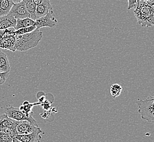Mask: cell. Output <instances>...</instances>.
Returning <instances> with one entry per match:
<instances>
[{
  "instance_id": "cell-12",
  "label": "cell",
  "mask_w": 154,
  "mask_h": 142,
  "mask_svg": "<svg viewBox=\"0 0 154 142\" xmlns=\"http://www.w3.org/2000/svg\"><path fill=\"white\" fill-rule=\"evenodd\" d=\"M17 24V19L12 15L0 17V30H5L11 27H14Z\"/></svg>"
},
{
  "instance_id": "cell-26",
  "label": "cell",
  "mask_w": 154,
  "mask_h": 142,
  "mask_svg": "<svg viewBox=\"0 0 154 142\" xmlns=\"http://www.w3.org/2000/svg\"><path fill=\"white\" fill-rule=\"evenodd\" d=\"M37 100H38V102L40 103L41 104L45 100V95H39L37 94Z\"/></svg>"
},
{
  "instance_id": "cell-2",
  "label": "cell",
  "mask_w": 154,
  "mask_h": 142,
  "mask_svg": "<svg viewBox=\"0 0 154 142\" xmlns=\"http://www.w3.org/2000/svg\"><path fill=\"white\" fill-rule=\"evenodd\" d=\"M134 14L137 22L141 26H153L154 25V6L143 2H137Z\"/></svg>"
},
{
  "instance_id": "cell-23",
  "label": "cell",
  "mask_w": 154,
  "mask_h": 142,
  "mask_svg": "<svg viewBox=\"0 0 154 142\" xmlns=\"http://www.w3.org/2000/svg\"><path fill=\"white\" fill-rule=\"evenodd\" d=\"M137 5V0H128V9L134 8Z\"/></svg>"
},
{
  "instance_id": "cell-25",
  "label": "cell",
  "mask_w": 154,
  "mask_h": 142,
  "mask_svg": "<svg viewBox=\"0 0 154 142\" xmlns=\"http://www.w3.org/2000/svg\"><path fill=\"white\" fill-rule=\"evenodd\" d=\"M143 2L151 6H154V0H137V2Z\"/></svg>"
},
{
  "instance_id": "cell-1",
  "label": "cell",
  "mask_w": 154,
  "mask_h": 142,
  "mask_svg": "<svg viewBox=\"0 0 154 142\" xmlns=\"http://www.w3.org/2000/svg\"><path fill=\"white\" fill-rule=\"evenodd\" d=\"M43 38V33L36 29L32 32L15 36V51H25L36 47Z\"/></svg>"
},
{
  "instance_id": "cell-11",
  "label": "cell",
  "mask_w": 154,
  "mask_h": 142,
  "mask_svg": "<svg viewBox=\"0 0 154 142\" xmlns=\"http://www.w3.org/2000/svg\"><path fill=\"white\" fill-rule=\"evenodd\" d=\"M37 127H38L33 125L30 122L24 120L21 121L18 125L16 127V130L18 134H27L32 133Z\"/></svg>"
},
{
  "instance_id": "cell-20",
  "label": "cell",
  "mask_w": 154,
  "mask_h": 142,
  "mask_svg": "<svg viewBox=\"0 0 154 142\" xmlns=\"http://www.w3.org/2000/svg\"><path fill=\"white\" fill-rule=\"evenodd\" d=\"M12 138L5 132L0 131V142H12Z\"/></svg>"
},
{
  "instance_id": "cell-29",
  "label": "cell",
  "mask_w": 154,
  "mask_h": 142,
  "mask_svg": "<svg viewBox=\"0 0 154 142\" xmlns=\"http://www.w3.org/2000/svg\"><path fill=\"white\" fill-rule=\"evenodd\" d=\"M29 103H30V102H29V101H24V102H23V105H26V104H28Z\"/></svg>"
},
{
  "instance_id": "cell-6",
  "label": "cell",
  "mask_w": 154,
  "mask_h": 142,
  "mask_svg": "<svg viewBox=\"0 0 154 142\" xmlns=\"http://www.w3.org/2000/svg\"><path fill=\"white\" fill-rule=\"evenodd\" d=\"M8 14L12 15L15 19L30 18V14L23 1L19 3H14Z\"/></svg>"
},
{
  "instance_id": "cell-30",
  "label": "cell",
  "mask_w": 154,
  "mask_h": 142,
  "mask_svg": "<svg viewBox=\"0 0 154 142\" xmlns=\"http://www.w3.org/2000/svg\"><path fill=\"white\" fill-rule=\"evenodd\" d=\"M19 140H18V139H15V138H13V141L12 142H19Z\"/></svg>"
},
{
  "instance_id": "cell-3",
  "label": "cell",
  "mask_w": 154,
  "mask_h": 142,
  "mask_svg": "<svg viewBox=\"0 0 154 142\" xmlns=\"http://www.w3.org/2000/svg\"><path fill=\"white\" fill-rule=\"evenodd\" d=\"M138 106V112L143 120L149 122H154V98L152 96L145 100L138 99L137 101Z\"/></svg>"
},
{
  "instance_id": "cell-21",
  "label": "cell",
  "mask_w": 154,
  "mask_h": 142,
  "mask_svg": "<svg viewBox=\"0 0 154 142\" xmlns=\"http://www.w3.org/2000/svg\"><path fill=\"white\" fill-rule=\"evenodd\" d=\"M9 72H1L0 73V85L3 84L9 77Z\"/></svg>"
},
{
  "instance_id": "cell-24",
  "label": "cell",
  "mask_w": 154,
  "mask_h": 142,
  "mask_svg": "<svg viewBox=\"0 0 154 142\" xmlns=\"http://www.w3.org/2000/svg\"><path fill=\"white\" fill-rule=\"evenodd\" d=\"M51 110H43L42 112L40 114V116H41L42 118L43 119H47L49 116H50V114L51 113Z\"/></svg>"
},
{
  "instance_id": "cell-9",
  "label": "cell",
  "mask_w": 154,
  "mask_h": 142,
  "mask_svg": "<svg viewBox=\"0 0 154 142\" xmlns=\"http://www.w3.org/2000/svg\"><path fill=\"white\" fill-rule=\"evenodd\" d=\"M21 122L10 118L5 114H3L0 116V130L7 128L16 130V127Z\"/></svg>"
},
{
  "instance_id": "cell-32",
  "label": "cell",
  "mask_w": 154,
  "mask_h": 142,
  "mask_svg": "<svg viewBox=\"0 0 154 142\" xmlns=\"http://www.w3.org/2000/svg\"><path fill=\"white\" fill-rule=\"evenodd\" d=\"M19 142H20V141H19Z\"/></svg>"
},
{
  "instance_id": "cell-7",
  "label": "cell",
  "mask_w": 154,
  "mask_h": 142,
  "mask_svg": "<svg viewBox=\"0 0 154 142\" xmlns=\"http://www.w3.org/2000/svg\"><path fill=\"white\" fill-rule=\"evenodd\" d=\"M53 9L48 12L47 14L42 17L41 18L37 19L35 20V24L36 29H40L42 27H53L57 25V21L53 16Z\"/></svg>"
},
{
  "instance_id": "cell-8",
  "label": "cell",
  "mask_w": 154,
  "mask_h": 142,
  "mask_svg": "<svg viewBox=\"0 0 154 142\" xmlns=\"http://www.w3.org/2000/svg\"><path fill=\"white\" fill-rule=\"evenodd\" d=\"M41 133L45 134V132L38 127L30 134H17L15 138L21 142H40L42 139Z\"/></svg>"
},
{
  "instance_id": "cell-18",
  "label": "cell",
  "mask_w": 154,
  "mask_h": 142,
  "mask_svg": "<svg viewBox=\"0 0 154 142\" xmlns=\"http://www.w3.org/2000/svg\"><path fill=\"white\" fill-rule=\"evenodd\" d=\"M122 88L118 84H113L110 88V92L113 98L118 97L121 94Z\"/></svg>"
},
{
  "instance_id": "cell-4",
  "label": "cell",
  "mask_w": 154,
  "mask_h": 142,
  "mask_svg": "<svg viewBox=\"0 0 154 142\" xmlns=\"http://www.w3.org/2000/svg\"><path fill=\"white\" fill-rule=\"evenodd\" d=\"M15 29L11 27L5 30H0V48L15 51Z\"/></svg>"
},
{
  "instance_id": "cell-16",
  "label": "cell",
  "mask_w": 154,
  "mask_h": 142,
  "mask_svg": "<svg viewBox=\"0 0 154 142\" xmlns=\"http://www.w3.org/2000/svg\"><path fill=\"white\" fill-rule=\"evenodd\" d=\"M25 5L26 7L27 11L29 13L30 18L32 20H35V10H36V5L34 3L33 0H23Z\"/></svg>"
},
{
  "instance_id": "cell-28",
  "label": "cell",
  "mask_w": 154,
  "mask_h": 142,
  "mask_svg": "<svg viewBox=\"0 0 154 142\" xmlns=\"http://www.w3.org/2000/svg\"><path fill=\"white\" fill-rule=\"evenodd\" d=\"M13 1V2L14 3H19L20 2L23 0H12Z\"/></svg>"
},
{
  "instance_id": "cell-5",
  "label": "cell",
  "mask_w": 154,
  "mask_h": 142,
  "mask_svg": "<svg viewBox=\"0 0 154 142\" xmlns=\"http://www.w3.org/2000/svg\"><path fill=\"white\" fill-rule=\"evenodd\" d=\"M5 114L10 118L13 119L17 121L21 122L26 120L30 122L33 125L39 127L38 125L37 124L36 120L33 118V116L31 117H27L18 108H15L11 106H7L5 110Z\"/></svg>"
},
{
  "instance_id": "cell-31",
  "label": "cell",
  "mask_w": 154,
  "mask_h": 142,
  "mask_svg": "<svg viewBox=\"0 0 154 142\" xmlns=\"http://www.w3.org/2000/svg\"><path fill=\"white\" fill-rule=\"evenodd\" d=\"M0 73H1V71H0Z\"/></svg>"
},
{
  "instance_id": "cell-10",
  "label": "cell",
  "mask_w": 154,
  "mask_h": 142,
  "mask_svg": "<svg viewBox=\"0 0 154 142\" xmlns=\"http://www.w3.org/2000/svg\"><path fill=\"white\" fill-rule=\"evenodd\" d=\"M52 6L50 0H45L42 3L36 6L35 10V17L36 19L44 17L51 10H52Z\"/></svg>"
},
{
  "instance_id": "cell-19",
  "label": "cell",
  "mask_w": 154,
  "mask_h": 142,
  "mask_svg": "<svg viewBox=\"0 0 154 142\" xmlns=\"http://www.w3.org/2000/svg\"><path fill=\"white\" fill-rule=\"evenodd\" d=\"M36 27L35 25H33L31 26L27 27L24 28H21L17 30H15L14 33L15 35H24L27 33L31 32L34 30H36Z\"/></svg>"
},
{
  "instance_id": "cell-13",
  "label": "cell",
  "mask_w": 154,
  "mask_h": 142,
  "mask_svg": "<svg viewBox=\"0 0 154 142\" xmlns=\"http://www.w3.org/2000/svg\"><path fill=\"white\" fill-rule=\"evenodd\" d=\"M14 4L12 0H0V17L7 15Z\"/></svg>"
},
{
  "instance_id": "cell-17",
  "label": "cell",
  "mask_w": 154,
  "mask_h": 142,
  "mask_svg": "<svg viewBox=\"0 0 154 142\" xmlns=\"http://www.w3.org/2000/svg\"><path fill=\"white\" fill-rule=\"evenodd\" d=\"M41 103L39 102H36L33 103H29L26 105H22L20 106L19 110L22 111V112L24 113L27 117H31L33 116V112L32 111V109L33 107L35 106H38L40 105Z\"/></svg>"
},
{
  "instance_id": "cell-15",
  "label": "cell",
  "mask_w": 154,
  "mask_h": 142,
  "mask_svg": "<svg viewBox=\"0 0 154 142\" xmlns=\"http://www.w3.org/2000/svg\"><path fill=\"white\" fill-rule=\"evenodd\" d=\"M35 20H32L30 18H25L23 19H17V24L14 27L15 30H17L21 28H24L27 27L35 25Z\"/></svg>"
},
{
  "instance_id": "cell-14",
  "label": "cell",
  "mask_w": 154,
  "mask_h": 142,
  "mask_svg": "<svg viewBox=\"0 0 154 142\" xmlns=\"http://www.w3.org/2000/svg\"><path fill=\"white\" fill-rule=\"evenodd\" d=\"M11 69L7 55L0 50V71L1 72H9Z\"/></svg>"
},
{
  "instance_id": "cell-22",
  "label": "cell",
  "mask_w": 154,
  "mask_h": 142,
  "mask_svg": "<svg viewBox=\"0 0 154 142\" xmlns=\"http://www.w3.org/2000/svg\"><path fill=\"white\" fill-rule=\"evenodd\" d=\"M39 106H42L43 110H51V102H50V101L48 100H45Z\"/></svg>"
},
{
  "instance_id": "cell-27",
  "label": "cell",
  "mask_w": 154,
  "mask_h": 142,
  "mask_svg": "<svg viewBox=\"0 0 154 142\" xmlns=\"http://www.w3.org/2000/svg\"><path fill=\"white\" fill-rule=\"evenodd\" d=\"M33 1L35 4L36 5V6H37L39 4L42 3L43 2H44L45 0H33Z\"/></svg>"
}]
</instances>
